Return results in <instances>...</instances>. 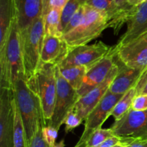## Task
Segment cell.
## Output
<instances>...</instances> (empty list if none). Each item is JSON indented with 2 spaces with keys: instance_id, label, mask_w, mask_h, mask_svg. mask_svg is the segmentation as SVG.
Listing matches in <instances>:
<instances>
[{
  "instance_id": "cell-1",
  "label": "cell",
  "mask_w": 147,
  "mask_h": 147,
  "mask_svg": "<svg viewBox=\"0 0 147 147\" xmlns=\"http://www.w3.org/2000/svg\"><path fill=\"white\" fill-rule=\"evenodd\" d=\"M24 76L22 52L17 20L12 17L8 40L0 51V86L11 90L16 82Z\"/></svg>"
},
{
  "instance_id": "cell-2",
  "label": "cell",
  "mask_w": 147,
  "mask_h": 147,
  "mask_svg": "<svg viewBox=\"0 0 147 147\" xmlns=\"http://www.w3.org/2000/svg\"><path fill=\"white\" fill-rule=\"evenodd\" d=\"M21 116L28 143L37 133L40 125L45 126L38 97L29 88L25 78L19 79L11 89Z\"/></svg>"
},
{
  "instance_id": "cell-3",
  "label": "cell",
  "mask_w": 147,
  "mask_h": 147,
  "mask_svg": "<svg viewBox=\"0 0 147 147\" xmlns=\"http://www.w3.org/2000/svg\"><path fill=\"white\" fill-rule=\"evenodd\" d=\"M55 66L53 64L41 65L35 74L27 80L29 88L40 100L45 126L53 117L55 104L57 93Z\"/></svg>"
},
{
  "instance_id": "cell-4",
  "label": "cell",
  "mask_w": 147,
  "mask_h": 147,
  "mask_svg": "<svg viewBox=\"0 0 147 147\" xmlns=\"http://www.w3.org/2000/svg\"><path fill=\"white\" fill-rule=\"evenodd\" d=\"M26 80L32 77L41 65L40 55L45 37L44 18L36 19L28 30L20 35Z\"/></svg>"
},
{
  "instance_id": "cell-5",
  "label": "cell",
  "mask_w": 147,
  "mask_h": 147,
  "mask_svg": "<svg viewBox=\"0 0 147 147\" xmlns=\"http://www.w3.org/2000/svg\"><path fill=\"white\" fill-rule=\"evenodd\" d=\"M84 5L86 10L83 22L77 28L62 37L69 50L88 45L109 27L108 18L104 13L86 4Z\"/></svg>"
},
{
  "instance_id": "cell-6",
  "label": "cell",
  "mask_w": 147,
  "mask_h": 147,
  "mask_svg": "<svg viewBox=\"0 0 147 147\" xmlns=\"http://www.w3.org/2000/svg\"><path fill=\"white\" fill-rule=\"evenodd\" d=\"M55 77L57 83L55 104L53 117L47 125L59 130L64 123L67 113L74 109L75 105L80 97L77 90H75L63 77L58 65L55 66Z\"/></svg>"
},
{
  "instance_id": "cell-7",
  "label": "cell",
  "mask_w": 147,
  "mask_h": 147,
  "mask_svg": "<svg viewBox=\"0 0 147 147\" xmlns=\"http://www.w3.org/2000/svg\"><path fill=\"white\" fill-rule=\"evenodd\" d=\"M123 95L113 94L108 91L100 103L93 109L85 119V128L83 134L74 147H84L92 134L100 129L111 111Z\"/></svg>"
},
{
  "instance_id": "cell-8",
  "label": "cell",
  "mask_w": 147,
  "mask_h": 147,
  "mask_svg": "<svg viewBox=\"0 0 147 147\" xmlns=\"http://www.w3.org/2000/svg\"><path fill=\"white\" fill-rule=\"evenodd\" d=\"M111 50L103 42L98 41L93 45H85L71 49L68 55L59 66L83 65L88 70L97 64Z\"/></svg>"
},
{
  "instance_id": "cell-9",
  "label": "cell",
  "mask_w": 147,
  "mask_h": 147,
  "mask_svg": "<svg viewBox=\"0 0 147 147\" xmlns=\"http://www.w3.org/2000/svg\"><path fill=\"white\" fill-rule=\"evenodd\" d=\"M115 47L116 57L124 65L143 73L147 70V33L124 45Z\"/></svg>"
},
{
  "instance_id": "cell-10",
  "label": "cell",
  "mask_w": 147,
  "mask_h": 147,
  "mask_svg": "<svg viewBox=\"0 0 147 147\" xmlns=\"http://www.w3.org/2000/svg\"><path fill=\"white\" fill-rule=\"evenodd\" d=\"M115 136L121 138L147 139V111H137L130 109L121 119L115 121L112 127Z\"/></svg>"
},
{
  "instance_id": "cell-11",
  "label": "cell",
  "mask_w": 147,
  "mask_h": 147,
  "mask_svg": "<svg viewBox=\"0 0 147 147\" xmlns=\"http://www.w3.org/2000/svg\"><path fill=\"white\" fill-rule=\"evenodd\" d=\"M14 95L7 88L0 89V147H14Z\"/></svg>"
},
{
  "instance_id": "cell-12",
  "label": "cell",
  "mask_w": 147,
  "mask_h": 147,
  "mask_svg": "<svg viewBox=\"0 0 147 147\" xmlns=\"http://www.w3.org/2000/svg\"><path fill=\"white\" fill-rule=\"evenodd\" d=\"M118 72H119V66L115 62V65L106 80L101 84L98 86L97 87L78 99L77 103L75 105L74 110L80 119L85 121L88 115L103 98L105 95L109 90L111 83H113L116 75L118 74Z\"/></svg>"
},
{
  "instance_id": "cell-13",
  "label": "cell",
  "mask_w": 147,
  "mask_h": 147,
  "mask_svg": "<svg viewBox=\"0 0 147 147\" xmlns=\"http://www.w3.org/2000/svg\"><path fill=\"white\" fill-rule=\"evenodd\" d=\"M45 0H10L11 14L17 20L20 35L25 32L33 22L42 15Z\"/></svg>"
},
{
  "instance_id": "cell-14",
  "label": "cell",
  "mask_w": 147,
  "mask_h": 147,
  "mask_svg": "<svg viewBox=\"0 0 147 147\" xmlns=\"http://www.w3.org/2000/svg\"><path fill=\"white\" fill-rule=\"evenodd\" d=\"M116 54V47H111L110 52L100 61L88 70L81 88L77 91L79 97L85 96L106 80L115 65Z\"/></svg>"
},
{
  "instance_id": "cell-15",
  "label": "cell",
  "mask_w": 147,
  "mask_h": 147,
  "mask_svg": "<svg viewBox=\"0 0 147 147\" xmlns=\"http://www.w3.org/2000/svg\"><path fill=\"white\" fill-rule=\"evenodd\" d=\"M84 4L104 13L108 18L109 27L113 29L115 34H118L123 24L127 22L136 7L123 9L116 5L115 0H88Z\"/></svg>"
},
{
  "instance_id": "cell-16",
  "label": "cell",
  "mask_w": 147,
  "mask_h": 147,
  "mask_svg": "<svg viewBox=\"0 0 147 147\" xmlns=\"http://www.w3.org/2000/svg\"><path fill=\"white\" fill-rule=\"evenodd\" d=\"M126 24V31L116 45L118 47L124 45L147 33V0L135 7Z\"/></svg>"
},
{
  "instance_id": "cell-17",
  "label": "cell",
  "mask_w": 147,
  "mask_h": 147,
  "mask_svg": "<svg viewBox=\"0 0 147 147\" xmlns=\"http://www.w3.org/2000/svg\"><path fill=\"white\" fill-rule=\"evenodd\" d=\"M69 51L68 46L63 37L45 35L40 55L41 65H59L66 58Z\"/></svg>"
},
{
  "instance_id": "cell-18",
  "label": "cell",
  "mask_w": 147,
  "mask_h": 147,
  "mask_svg": "<svg viewBox=\"0 0 147 147\" xmlns=\"http://www.w3.org/2000/svg\"><path fill=\"white\" fill-rule=\"evenodd\" d=\"M115 62L119 66V72L111 83L109 91L113 94L124 95L130 89L136 88L143 72L126 67L118 60L116 54Z\"/></svg>"
},
{
  "instance_id": "cell-19",
  "label": "cell",
  "mask_w": 147,
  "mask_h": 147,
  "mask_svg": "<svg viewBox=\"0 0 147 147\" xmlns=\"http://www.w3.org/2000/svg\"><path fill=\"white\" fill-rule=\"evenodd\" d=\"M11 14L10 0H0V51L5 47L11 29Z\"/></svg>"
},
{
  "instance_id": "cell-20",
  "label": "cell",
  "mask_w": 147,
  "mask_h": 147,
  "mask_svg": "<svg viewBox=\"0 0 147 147\" xmlns=\"http://www.w3.org/2000/svg\"><path fill=\"white\" fill-rule=\"evenodd\" d=\"M59 69L66 81L78 91L83 85L88 69L83 65L59 66Z\"/></svg>"
},
{
  "instance_id": "cell-21",
  "label": "cell",
  "mask_w": 147,
  "mask_h": 147,
  "mask_svg": "<svg viewBox=\"0 0 147 147\" xmlns=\"http://www.w3.org/2000/svg\"><path fill=\"white\" fill-rule=\"evenodd\" d=\"M61 11L58 9H51L44 14L45 35L62 37L63 34L60 30V17Z\"/></svg>"
},
{
  "instance_id": "cell-22",
  "label": "cell",
  "mask_w": 147,
  "mask_h": 147,
  "mask_svg": "<svg viewBox=\"0 0 147 147\" xmlns=\"http://www.w3.org/2000/svg\"><path fill=\"white\" fill-rule=\"evenodd\" d=\"M136 96V88H133L122 96V98L119 100L117 104L115 106L111 113V116L114 118L115 121H118L120 120L131 109L132 103H133V100Z\"/></svg>"
},
{
  "instance_id": "cell-23",
  "label": "cell",
  "mask_w": 147,
  "mask_h": 147,
  "mask_svg": "<svg viewBox=\"0 0 147 147\" xmlns=\"http://www.w3.org/2000/svg\"><path fill=\"white\" fill-rule=\"evenodd\" d=\"M14 147H27L25 131L23 126L21 116L14 98Z\"/></svg>"
},
{
  "instance_id": "cell-24",
  "label": "cell",
  "mask_w": 147,
  "mask_h": 147,
  "mask_svg": "<svg viewBox=\"0 0 147 147\" xmlns=\"http://www.w3.org/2000/svg\"><path fill=\"white\" fill-rule=\"evenodd\" d=\"M81 4L78 2V0H69L64 8L61 11L60 17V30L63 34V31L67 27L70 20L73 17L76 11H78Z\"/></svg>"
},
{
  "instance_id": "cell-25",
  "label": "cell",
  "mask_w": 147,
  "mask_h": 147,
  "mask_svg": "<svg viewBox=\"0 0 147 147\" xmlns=\"http://www.w3.org/2000/svg\"><path fill=\"white\" fill-rule=\"evenodd\" d=\"M113 131L111 129H98L97 131L92 134L91 136L89 137L86 142L84 147H94L104 142L107 139L114 136Z\"/></svg>"
},
{
  "instance_id": "cell-26",
  "label": "cell",
  "mask_w": 147,
  "mask_h": 147,
  "mask_svg": "<svg viewBox=\"0 0 147 147\" xmlns=\"http://www.w3.org/2000/svg\"><path fill=\"white\" fill-rule=\"evenodd\" d=\"M85 10H86L85 9V5L84 4H81L80 8L78 9V11H76V14L73 15V17H72L71 20H70L69 23L67 24V27H65V29L64 31H63V36L65 35V34L70 33V32L74 30L75 29L77 28V27L80 25V23L83 22V18H84Z\"/></svg>"
},
{
  "instance_id": "cell-27",
  "label": "cell",
  "mask_w": 147,
  "mask_h": 147,
  "mask_svg": "<svg viewBox=\"0 0 147 147\" xmlns=\"http://www.w3.org/2000/svg\"><path fill=\"white\" fill-rule=\"evenodd\" d=\"M83 119H80L75 111L74 109H72L65 117L64 121L65 131L66 134L72 131L74 129L80 126L83 122Z\"/></svg>"
},
{
  "instance_id": "cell-28",
  "label": "cell",
  "mask_w": 147,
  "mask_h": 147,
  "mask_svg": "<svg viewBox=\"0 0 147 147\" xmlns=\"http://www.w3.org/2000/svg\"><path fill=\"white\" fill-rule=\"evenodd\" d=\"M42 136L45 141L50 147H53L56 144V139L58 136V130L53 126L47 125L42 127Z\"/></svg>"
},
{
  "instance_id": "cell-29",
  "label": "cell",
  "mask_w": 147,
  "mask_h": 147,
  "mask_svg": "<svg viewBox=\"0 0 147 147\" xmlns=\"http://www.w3.org/2000/svg\"><path fill=\"white\" fill-rule=\"evenodd\" d=\"M69 0H45L42 15L51 9H58L62 11Z\"/></svg>"
},
{
  "instance_id": "cell-30",
  "label": "cell",
  "mask_w": 147,
  "mask_h": 147,
  "mask_svg": "<svg viewBox=\"0 0 147 147\" xmlns=\"http://www.w3.org/2000/svg\"><path fill=\"white\" fill-rule=\"evenodd\" d=\"M43 125H40L37 133L34 135L31 140L27 143V147H50L45 141L42 136Z\"/></svg>"
},
{
  "instance_id": "cell-31",
  "label": "cell",
  "mask_w": 147,
  "mask_h": 147,
  "mask_svg": "<svg viewBox=\"0 0 147 147\" xmlns=\"http://www.w3.org/2000/svg\"><path fill=\"white\" fill-rule=\"evenodd\" d=\"M120 143L124 147H147V139L141 138H121Z\"/></svg>"
},
{
  "instance_id": "cell-32",
  "label": "cell",
  "mask_w": 147,
  "mask_h": 147,
  "mask_svg": "<svg viewBox=\"0 0 147 147\" xmlns=\"http://www.w3.org/2000/svg\"><path fill=\"white\" fill-rule=\"evenodd\" d=\"M131 109L137 111H147V95H136L134 99Z\"/></svg>"
},
{
  "instance_id": "cell-33",
  "label": "cell",
  "mask_w": 147,
  "mask_h": 147,
  "mask_svg": "<svg viewBox=\"0 0 147 147\" xmlns=\"http://www.w3.org/2000/svg\"><path fill=\"white\" fill-rule=\"evenodd\" d=\"M119 143H120V138L116 136H114L113 137L110 138V139H107V140L105 141L104 142L101 143L100 144L94 147H112Z\"/></svg>"
},
{
  "instance_id": "cell-34",
  "label": "cell",
  "mask_w": 147,
  "mask_h": 147,
  "mask_svg": "<svg viewBox=\"0 0 147 147\" xmlns=\"http://www.w3.org/2000/svg\"><path fill=\"white\" fill-rule=\"evenodd\" d=\"M116 5L123 9H130L133 7H131L128 4V0H115Z\"/></svg>"
},
{
  "instance_id": "cell-35",
  "label": "cell",
  "mask_w": 147,
  "mask_h": 147,
  "mask_svg": "<svg viewBox=\"0 0 147 147\" xmlns=\"http://www.w3.org/2000/svg\"><path fill=\"white\" fill-rule=\"evenodd\" d=\"M146 1V0H128V4L131 7H138Z\"/></svg>"
},
{
  "instance_id": "cell-36",
  "label": "cell",
  "mask_w": 147,
  "mask_h": 147,
  "mask_svg": "<svg viewBox=\"0 0 147 147\" xmlns=\"http://www.w3.org/2000/svg\"><path fill=\"white\" fill-rule=\"evenodd\" d=\"M147 95V82L146 83V84L144 85V86L143 87V88L142 89V90L140 91V93H139L138 95Z\"/></svg>"
},
{
  "instance_id": "cell-37",
  "label": "cell",
  "mask_w": 147,
  "mask_h": 147,
  "mask_svg": "<svg viewBox=\"0 0 147 147\" xmlns=\"http://www.w3.org/2000/svg\"><path fill=\"white\" fill-rule=\"evenodd\" d=\"M53 147H65V141L64 139L59 142L58 143H56Z\"/></svg>"
},
{
  "instance_id": "cell-38",
  "label": "cell",
  "mask_w": 147,
  "mask_h": 147,
  "mask_svg": "<svg viewBox=\"0 0 147 147\" xmlns=\"http://www.w3.org/2000/svg\"><path fill=\"white\" fill-rule=\"evenodd\" d=\"M78 2L80 3V4H84L85 3L87 2L88 0H78Z\"/></svg>"
},
{
  "instance_id": "cell-39",
  "label": "cell",
  "mask_w": 147,
  "mask_h": 147,
  "mask_svg": "<svg viewBox=\"0 0 147 147\" xmlns=\"http://www.w3.org/2000/svg\"><path fill=\"white\" fill-rule=\"evenodd\" d=\"M112 147H124V146H123L121 143H119V144H117L115 145V146H113Z\"/></svg>"
}]
</instances>
